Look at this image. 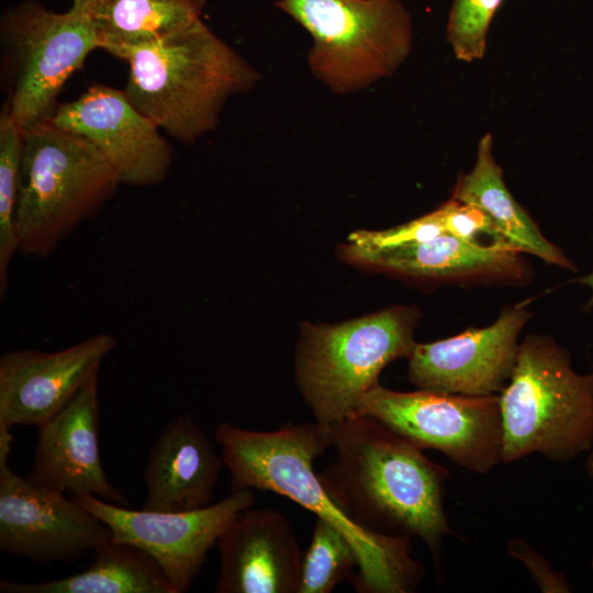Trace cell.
<instances>
[{"mask_svg":"<svg viewBox=\"0 0 593 593\" xmlns=\"http://www.w3.org/2000/svg\"><path fill=\"white\" fill-rule=\"evenodd\" d=\"M48 121L87 138L123 184L156 186L168 175L172 161L170 145L124 90L91 86L76 100L58 104Z\"/></svg>","mask_w":593,"mask_h":593,"instance_id":"7c38bea8","label":"cell"},{"mask_svg":"<svg viewBox=\"0 0 593 593\" xmlns=\"http://www.w3.org/2000/svg\"><path fill=\"white\" fill-rule=\"evenodd\" d=\"M591 567H592V569H593V559H592V561H591Z\"/></svg>","mask_w":593,"mask_h":593,"instance_id":"f1b7e54d","label":"cell"},{"mask_svg":"<svg viewBox=\"0 0 593 593\" xmlns=\"http://www.w3.org/2000/svg\"><path fill=\"white\" fill-rule=\"evenodd\" d=\"M72 497L110 527L112 540L133 544L152 555L175 593L190 590L220 535L255 503L251 489L231 490L226 497L187 512L132 510L92 494Z\"/></svg>","mask_w":593,"mask_h":593,"instance_id":"8fae6325","label":"cell"},{"mask_svg":"<svg viewBox=\"0 0 593 593\" xmlns=\"http://www.w3.org/2000/svg\"><path fill=\"white\" fill-rule=\"evenodd\" d=\"M118 58L130 67L124 92L159 130L191 143L214 131L225 103L260 74L201 19Z\"/></svg>","mask_w":593,"mask_h":593,"instance_id":"3957f363","label":"cell"},{"mask_svg":"<svg viewBox=\"0 0 593 593\" xmlns=\"http://www.w3.org/2000/svg\"><path fill=\"white\" fill-rule=\"evenodd\" d=\"M328 432L336 456L318 473L326 493L370 533L419 538L440 572L443 539L454 535L444 507L449 470L371 416H350Z\"/></svg>","mask_w":593,"mask_h":593,"instance_id":"6da1fadb","label":"cell"},{"mask_svg":"<svg viewBox=\"0 0 593 593\" xmlns=\"http://www.w3.org/2000/svg\"><path fill=\"white\" fill-rule=\"evenodd\" d=\"M355 260L393 272L437 279L525 278L519 251L503 244L466 240L447 232L424 242L383 247L347 245Z\"/></svg>","mask_w":593,"mask_h":593,"instance_id":"ac0fdd59","label":"cell"},{"mask_svg":"<svg viewBox=\"0 0 593 593\" xmlns=\"http://www.w3.org/2000/svg\"><path fill=\"white\" fill-rule=\"evenodd\" d=\"M22 137L14 216L18 251L42 259L93 216L121 182L105 158L81 135L46 121L23 128Z\"/></svg>","mask_w":593,"mask_h":593,"instance_id":"277c9868","label":"cell"},{"mask_svg":"<svg viewBox=\"0 0 593 593\" xmlns=\"http://www.w3.org/2000/svg\"><path fill=\"white\" fill-rule=\"evenodd\" d=\"M276 7L310 34V71L336 94L392 77L413 48V19L401 0H278Z\"/></svg>","mask_w":593,"mask_h":593,"instance_id":"8992f818","label":"cell"},{"mask_svg":"<svg viewBox=\"0 0 593 593\" xmlns=\"http://www.w3.org/2000/svg\"><path fill=\"white\" fill-rule=\"evenodd\" d=\"M357 568L358 557L350 541L329 523L316 518L298 593H331L342 581H351Z\"/></svg>","mask_w":593,"mask_h":593,"instance_id":"7402d4cb","label":"cell"},{"mask_svg":"<svg viewBox=\"0 0 593 593\" xmlns=\"http://www.w3.org/2000/svg\"><path fill=\"white\" fill-rule=\"evenodd\" d=\"M438 209L445 232L474 243H480L478 237L483 233L503 244L480 209L452 198Z\"/></svg>","mask_w":593,"mask_h":593,"instance_id":"d4e9b609","label":"cell"},{"mask_svg":"<svg viewBox=\"0 0 593 593\" xmlns=\"http://www.w3.org/2000/svg\"><path fill=\"white\" fill-rule=\"evenodd\" d=\"M82 571L43 582L0 581L1 593H175L158 561L144 549L111 540Z\"/></svg>","mask_w":593,"mask_h":593,"instance_id":"ffe728a7","label":"cell"},{"mask_svg":"<svg viewBox=\"0 0 593 593\" xmlns=\"http://www.w3.org/2000/svg\"><path fill=\"white\" fill-rule=\"evenodd\" d=\"M592 449L590 450L591 452L586 458L585 468H586L588 474L593 479V450Z\"/></svg>","mask_w":593,"mask_h":593,"instance_id":"83f0119b","label":"cell"},{"mask_svg":"<svg viewBox=\"0 0 593 593\" xmlns=\"http://www.w3.org/2000/svg\"><path fill=\"white\" fill-rule=\"evenodd\" d=\"M216 593H298L304 553L287 517L271 507L240 512L220 535Z\"/></svg>","mask_w":593,"mask_h":593,"instance_id":"2e32d148","label":"cell"},{"mask_svg":"<svg viewBox=\"0 0 593 593\" xmlns=\"http://www.w3.org/2000/svg\"><path fill=\"white\" fill-rule=\"evenodd\" d=\"M99 48L119 57L201 19L208 0H83Z\"/></svg>","mask_w":593,"mask_h":593,"instance_id":"44dd1931","label":"cell"},{"mask_svg":"<svg viewBox=\"0 0 593 593\" xmlns=\"http://www.w3.org/2000/svg\"><path fill=\"white\" fill-rule=\"evenodd\" d=\"M532 313L525 305L504 309L482 328H469L434 343L415 344L409 380L422 390L494 395L507 384L516 363L519 335Z\"/></svg>","mask_w":593,"mask_h":593,"instance_id":"4fadbf2b","label":"cell"},{"mask_svg":"<svg viewBox=\"0 0 593 593\" xmlns=\"http://www.w3.org/2000/svg\"><path fill=\"white\" fill-rule=\"evenodd\" d=\"M417 312L391 307L339 325H306L295 359L299 390L326 430L353 416L380 372L409 358Z\"/></svg>","mask_w":593,"mask_h":593,"instance_id":"52a82bcc","label":"cell"},{"mask_svg":"<svg viewBox=\"0 0 593 593\" xmlns=\"http://www.w3.org/2000/svg\"><path fill=\"white\" fill-rule=\"evenodd\" d=\"M118 340L108 333L89 336L56 351L9 350L0 357V424L38 426L59 412Z\"/></svg>","mask_w":593,"mask_h":593,"instance_id":"5bb4252c","label":"cell"},{"mask_svg":"<svg viewBox=\"0 0 593 593\" xmlns=\"http://www.w3.org/2000/svg\"><path fill=\"white\" fill-rule=\"evenodd\" d=\"M12 443L0 438V551L40 564L72 563L110 542V527L76 499L11 470Z\"/></svg>","mask_w":593,"mask_h":593,"instance_id":"30bf717a","label":"cell"},{"mask_svg":"<svg viewBox=\"0 0 593 593\" xmlns=\"http://www.w3.org/2000/svg\"><path fill=\"white\" fill-rule=\"evenodd\" d=\"M99 370L54 416L37 426V440L26 475L32 483L72 496L92 494L128 507L109 481L99 446Z\"/></svg>","mask_w":593,"mask_h":593,"instance_id":"9a60e30c","label":"cell"},{"mask_svg":"<svg viewBox=\"0 0 593 593\" xmlns=\"http://www.w3.org/2000/svg\"><path fill=\"white\" fill-rule=\"evenodd\" d=\"M503 463L538 454L569 462L593 448V371L579 373L570 354L545 335L518 347L500 393Z\"/></svg>","mask_w":593,"mask_h":593,"instance_id":"5b68a950","label":"cell"},{"mask_svg":"<svg viewBox=\"0 0 593 593\" xmlns=\"http://www.w3.org/2000/svg\"><path fill=\"white\" fill-rule=\"evenodd\" d=\"M22 128L4 110L0 118V294L8 288V272L18 251L15 209L22 160Z\"/></svg>","mask_w":593,"mask_h":593,"instance_id":"603a6c76","label":"cell"},{"mask_svg":"<svg viewBox=\"0 0 593 593\" xmlns=\"http://www.w3.org/2000/svg\"><path fill=\"white\" fill-rule=\"evenodd\" d=\"M224 466L221 451L192 416H177L149 450L142 510L187 512L209 506L215 502L214 488Z\"/></svg>","mask_w":593,"mask_h":593,"instance_id":"e0dca14e","label":"cell"},{"mask_svg":"<svg viewBox=\"0 0 593 593\" xmlns=\"http://www.w3.org/2000/svg\"><path fill=\"white\" fill-rule=\"evenodd\" d=\"M354 415L371 416L419 449L437 450L478 474L503 463L497 394L399 392L378 383L362 396Z\"/></svg>","mask_w":593,"mask_h":593,"instance_id":"9c48e42d","label":"cell"},{"mask_svg":"<svg viewBox=\"0 0 593 593\" xmlns=\"http://www.w3.org/2000/svg\"><path fill=\"white\" fill-rule=\"evenodd\" d=\"M451 198L480 209L503 244L549 265L575 271L573 262L544 236L507 189L493 154L492 134L486 133L479 139L474 165L458 178Z\"/></svg>","mask_w":593,"mask_h":593,"instance_id":"d6986e66","label":"cell"},{"mask_svg":"<svg viewBox=\"0 0 593 593\" xmlns=\"http://www.w3.org/2000/svg\"><path fill=\"white\" fill-rule=\"evenodd\" d=\"M575 281L591 288L592 295H591V299L589 300V302L586 304V307L588 309L592 307L593 306V272H591V273H589L586 276H583V277L577 279Z\"/></svg>","mask_w":593,"mask_h":593,"instance_id":"4316f807","label":"cell"},{"mask_svg":"<svg viewBox=\"0 0 593 593\" xmlns=\"http://www.w3.org/2000/svg\"><path fill=\"white\" fill-rule=\"evenodd\" d=\"M503 0H451L446 38L454 56L462 63L481 60L488 33Z\"/></svg>","mask_w":593,"mask_h":593,"instance_id":"cb8c5ba5","label":"cell"},{"mask_svg":"<svg viewBox=\"0 0 593 593\" xmlns=\"http://www.w3.org/2000/svg\"><path fill=\"white\" fill-rule=\"evenodd\" d=\"M231 490L251 489L286 496L338 529L354 546L358 568L351 579L359 593H409L424 568L412 557L411 538L370 533L355 524L324 490L314 460L331 447L329 432L314 423H284L253 430L220 423L214 430Z\"/></svg>","mask_w":593,"mask_h":593,"instance_id":"7a4b0ae2","label":"cell"},{"mask_svg":"<svg viewBox=\"0 0 593 593\" xmlns=\"http://www.w3.org/2000/svg\"><path fill=\"white\" fill-rule=\"evenodd\" d=\"M507 553L521 561L538 589L545 593H569L566 575L551 568L549 561L534 550L523 538H512L506 545Z\"/></svg>","mask_w":593,"mask_h":593,"instance_id":"484cf974","label":"cell"},{"mask_svg":"<svg viewBox=\"0 0 593 593\" xmlns=\"http://www.w3.org/2000/svg\"><path fill=\"white\" fill-rule=\"evenodd\" d=\"M0 31L12 82L5 110L22 130L48 121L66 81L99 48L85 1L55 12L25 0L3 13Z\"/></svg>","mask_w":593,"mask_h":593,"instance_id":"ba28073f","label":"cell"}]
</instances>
